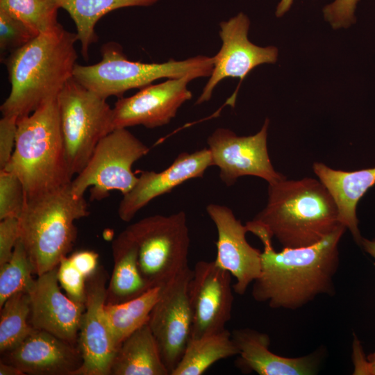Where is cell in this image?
Masks as SVG:
<instances>
[{
	"label": "cell",
	"mask_w": 375,
	"mask_h": 375,
	"mask_svg": "<svg viewBox=\"0 0 375 375\" xmlns=\"http://www.w3.org/2000/svg\"><path fill=\"white\" fill-rule=\"evenodd\" d=\"M347 230L341 225L319 242L276 251L272 238H260L261 272L253 282L255 301L272 308L296 310L321 294L333 295V278L339 268V242Z\"/></svg>",
	"instance_id": "cell-1"
},
{
	"label": "cell",
	"mask_w": 375,
	"mask_h": 375,
	"mask_svg": "<svg viewBox=\"0 0 375 375\" xmlns=\"http://www.w3.org/2000/svg\"><path fill=\"white\" fill-rule=\"evenodd\" d=\"M77 41L76 33L60 24L10 53L4 63L11 90L0 107L2 115L18 119L56 99L73 78L78 58Z\"/></svg>",
	"instance_id": "cell-2"
},
{
	"label": "cell",
	"mask_w": 375,
	"mask_h": 375,
	"mask_svg": "<svg viewBox=\"0 0 375 375\" xmlns=\"http://www.w3.org/2000/svg\"><path fill=\"white\" fill-rule=\"evenodd\" d=\"M251 221L283 248L313 245L342 225L326 188L308 177L269 184L267 203Z\"/></svg>",
	"instance_id": "cell-3"
},
{
	"label": "cell",
	"mask_w": 375,
	"mask_h": 375,
	"mask_svg": "<svg viewBox=\"0 0 375 375\" xmlns=\"http://www.w3.org/2000/svg\"><path fill=\"white\" fill-rule=\"evenodd\" d=\"M12 155L4 168L22 181L26 199L69 185L56 99L17 119Z\"/></svg>",
	"instance_id": "cell-4"
},
{
	"label": "cell",
	"mask_w": 375,
	"mask_h": 375,
	"mask_svg": "<svg viewBox=\"0 0 375 375\" xmlns=\"http://www.w3.org/2000/svg\"><path fill=\"white\" fill-rule=\"evenodd\" d=\"M89 215L83 197L70 184L28 198L18 217L19 239L40 276L58 266L76 239L74 222Z\"/></svg>",
	"instance_id": "cell-5"
},
{
	"label": "cell",
	"mask_w": 375,
	"mask_h": 375,
	"mask_svg": "<svg viewBox=\"0 0 375 375\" xmlns=\"http://www.w3.org/2000/svg\"><path fill=\"white\" fill-rule=\"evenodd\" d=\"M101 60L91 65L76 64L73 78L87 89L106 99L123 97L135 88H142L160 78L190 75L194 78L210 76L213 57L197 56L183 60L170 59L162 63L131 61L115 42L105 43L101 49Z\"/></svg>",
	"instance_id": "cell-6"
},
{
	"label": "cell",
	"mask_w": 375,
	"mask_h": 375,
	"mask_svg": "<svg viewBox=\"0 0 375 375\" xmlns=\"http://www.w3.org/2000/svg\"><path fill=\"white\" fill-rule=\"evenodd\" d=\"M124 231L137 247L139 268L149 288L162 286L190 267V234L184 211L149 216Z\"/></svg>",
	"instance_id": "cell-7"
},
{
	"label": "cell",
	"mask_w": 375,
	"mask_h": 375,
	"mask_svg": "<svg viewBox=\"0 0 375 375\" xmlns=\"http://www.w3.org/2000/svg\"><path fill=\"white\" fill-rule=\"evenodd\" d=\"M65 157L70 174L80 173L100 140L112 132V108L74 78L56 98Z\"/></svg>",
	"instance_id": "cell-8"
},
{
	"label": "cell",
	"mask_w": 375,
	"mask_h": 375,
	"mask_svg": "<svg viewBox=\"0 0 375 375\" xmlns=\"http://www.w3.org/2000/svg\"><path fill=\"white\" fill-rule=\"evenodd\" d=\"M149 151L126 128L113 130L100 140L87 165L72 181V192L83 197L90 188L91 200L103 199L111 190L126 194L138 181L133 165Z\"/></svg>",
	"instance_id": "cell-9"
},
{
	"label": "cell",
	"mask_w": 375,
	"mask_h": 375,
	"mask_svg": "<svg viewBox=\"0 0 375 375\" xmlns=\"http://www.w3.org/2000/svg\"><path fill=\"white\" fill-rule=\"evenodd\" d=\"M192 272L188 267L163 285L148 322L170 375L191 337L192 315L188 288Z\"/></svg>",
	"instance_id": "cell-10"
},
{
	"label": "cell",
	"mask_w": 375,
	"mask_h": 375,
	"mask_svg": "<svg viewBox=\"0 0 375 375\" xmlns=\"http://www.w3.org/2000/svg\"><path fill=\"white\" fill-rule=\"evenodd\" d=\"M269 122L266 119L261 129L253 135L238 136L230 129L218 128L208 138L212 166L219 168V177L227 186L244 176L260 177L269 184L285 178L274 169L269 157Z\"/></svg>",
	"instance_id": "cell-11"
},
{
	"label": "cell",
	"mask_w": 375,
	"mask_h": 375,
	"mask_svg": "<svg viewBox=\"0 0 375 375\" xmlns=\"http://www.w3.org/2000/svg\"><path fill=\"white\" fill-rule=\"evenodd\" d=\"M106 275L103 269L86 278L85 310L80 324L78 347L82 365L75 375H110L117 351L105 314Z\"/></svg>",
	"instance_id": "cell-12"
},
{
	"label": "cell",
	"mask_w": 375,
	"mask_h": 375,
	"mask_svg": "<svg viewBox=\"0 0 375 375\" xmlns=\"http://www.w3.org/2000/svg\"><path fill=\"white\" fill-rule=\"evenodd\" d=\"M192 270L188 288L192 315L190 338H197L226 329L234 297L231 274L214 260L198 261Z\"/></svg>",
	"instance_id": "cell-13"
},
{
	"label": "cell",
	"mask_w": 375,
	"mask_h": 375,
	"mask_svg": "<svg viewBox=\"0 0 375 375\" xmlns=\"http://www.w3.org/2000/svg\"><path fill=\"white\" fill-rule=\"evenodd\" d=\"M249 19L242 12L220 23L219 37L222 45L213 56L212 73L196 104L209 101L214 89L223 79L238 78L242 82L256 67L276 62V47H262L249 41Z\"/></svg>",
	"instance_id": "cell-14"
},
{
	"label": "cell",
	"mask_w": 375,
	"mask_h": 375,
	"mask_svg": "<svg viewBox=\"0 0 375 375\" xmlns=\"http://www.w3.org/2000/svg\"><path fill=\"white\" fill-rule=\"evenodd\" d=\"M194 79L190 75L168 78L145 86L131 97L119 98L112 108L114 128L139 125L153 128L169 124L192 98L188 85Z\"/></svg>",
	"instance_id": "cell-15"
},
{
	"label": "cell",
	"mask_w": 375,
	"mask_h": 375,
	"mask_svg": "<svg viewBox=\"0 0 375 375\" xmlns=\"http://www.w3.org/2000/svg\"><path fill=\"white\" fill-rule=\"evenodd\" d=\"M206 212L217 231L215 264L235 278L233 291L243 295L260 274L262 251L251 246L246 239L248 232L231 208L208 204Z\"/></svg>",
	"instance_id": "cell-16"
},
{
	"label": "cell",
	"mask_w": 375,
	"mask_h": 375,
	"mask_svg": "<svg viewBox=\"0 0 375 375\" xmlns=\"http://www.w3.org/2000/svg\"><path fill=\"white\" fill-rule=\"evenodd\" d=\"M58 283V267L38 276L29 292V322L34 328L78 346L85 303H77L62 293Z\"/></svg>",
	"instance_id": "cell-17"
},
{
	"label": "cell",
	"mask_w": 375,
	"mask_h": 375,
	"mask_svg": "<svg viewBox=\"0 0 375 375\" xmlns=\"http://www.w3.org/2000/svg\"><path fill=\"white\" fill-rule=\"evenodd\" d=\"M210 166V152L208 148H204L193 153H180L161 172H142L133 188L124 194L117 210L119 217L124 222H130L151 201L170 192L190 179L203 177Z\"/></svg>",
	"instance_id": "cell-18"
},
{
	"label": "cell",
	"mask_w": 375,
	"mask_h": 375,
	"mask_svg": "<svg viewBox=\"0 0 375 375\" xmlns=\"http://www.w3.org/2000/svg\"><path fill=\"white\" fill-rule=\"evenodd\" d=\"M2 355L1 361L17 367L25 374L75 375L83 362L78 346L35 328Z\"/></svg>",
	"instance_id": "cell-19"
},
{
	"label": "cell",
	"mask_w": 375,
	"mask_h": 375,
	"mask_svg": "<svg viewBox=\"0 0 375 375\" xmlns=\"http://www.w3.org/2000/svg\"><path fill=\"white\" fill-rule=\"evenodd\" d=\"M231 337L238 351L235 366L242 373L312 375L318 371L321 355L316 352L297 358L275 354L269 349V335L249 328L235 329L231 333Z\"/></svg>",
	"instance_id": "cell-20"
},
{
	"label": "cell",
	"mask_w": 375,
	"mask_h": 375,
	"mask_svg": "<svg viewBox=\"0 0 375 375\" xmlns=\"http://www.w3.org/2000/svg\"><path fill=\"white\" fill-rule=\"evenodd\" d=\"M312 168L332 196L340 224L350 231L354 240L360 244L362 237L358 227L356 206L363 194L375 184V167L347 172L315 162Z\"/></svg>",
	"instance_id": "cell-21"
},
{
	"label": "cell",
	"mask_w": 375,
	"mask_h": 375,
	"mask_svg": "<svg viewBox=\"0 0 375 375\" xmlns=\"http://www.w3.org/2000/svg\"><path fill=\"white\" fill-rule=\"evenodd\" d=\"M110 374L170 375L148 323L122 342L114 358Z\"/></svg>",
	"instance_id": "cell-22"
},
{
	"label": "cell",
	"mask_w": 375,
	"mask_h": 375,
	"mask_svg": "<svg viewBox=\"0 0 375 375\" xmlns=\"http://www.w3.org/2000/svg\"><path fill=\"white\" fill-rule=\"evenodd\" d=\"M112 248L114 267L107 288V304L131 300L151 288L141 274L137 247L124 231L114 240Z\"/></svg>",
	"instance_id": "cell-23"
},
{
	"label": "cell",
	"mask_w": 375,
	"mask_h": 375,
	"mask_svg": "<svg viewBox=\"0 0 375 375\" xmlns=\"http://www.w3.org/2000/svg\"><path fill=\"white\" fill-rule=\"evenodd\" d=\"M60 8L65 10L74 21L81 54L88 60L90 46L97 42L95 26L108 12L126 7L149 6L159 0H58Z\"/></svg>",
	"instance_id": "cell-24"
},
{
	"label": "cell",
	"mask_w": 375,
	"mask_h": 375,
	"mask_svg": "<svg viewBox=\"0 0 375 375\" xmlns=\"http://www.w3.org/2000/svg\"><path fill=\"white\" fill-rule=\"evenodd\" d=\"M238 353L231 333L227 329L197 338H190L171 375H201L214 363Z\"/></svg>",
	"instance_id": "cell-25"
},
{
	"label": "cell",
	"mask_w": 375,
	"mask_h": 375,
	"mask_svg": "<svg viewBox=\"0 0 375 375\" xmlns=\"http://www.w3.org/2000/svg\"><path fill=\"white\" fill-rule=\"evenodd\" d=\"M162 287L151 288L126 301L105 304L106 317L117 349L127 337L148 323L151 312L160 297Z\"/></svg>",
	"instance_id": "cell-26"
},
{
	"label": "cell",
	"mask_w": 375,
	"mask_h": 375,
	"mask_svg": "<svg viewBox=\"0 0 375 375\" xmlns=\"http://www.w3.org/2000/svg\"><path fill=\"white\" fill-rule=\"evenodd\" d=\"M30 296L19 292L10 297L1 308L0 352L18 346L35 329L29 322Z\"/></svg>",
	"instance_id": "cell-27"
},
{
	"label": "cell",
	"mask_w": 375,
	"mask_h": 375,
	"mask_svg": "<svg viewBox=\"0 0 375 375\" xmlns=\"http://www.w3.org/2000/svg\"><path fill=\"white\" fill-rule=\"evenodd\" d=\"M58 0H0V9L21 20L38 35L56 28Z\"/></svg>",
	"instance_id": "cell-28"
},
{
	"label": "cell",
	"mask_w": 375,
	"mask_h": 375,
	"mask_svg": "<svg viewBox=\"0 0 375 375\" xmlns=\"http://www.w3.org/2000/svg\"><path fill=\"white\" fill-rule=\"evenodd\" d=\"M33 266L19 239L10 260L0 266V308L12 295L31 291L35 279Z\"/></svg>",
	"instance_id": "cell-29"
},
{
	"label": "cell",
	"mask_w": 375,
	"mask_h": 375,
	"mask_svg": "<svg viewBox=\"0 0 375 375\" xmlns=\"http://www.w3.org/2000/svg\"><path fill=\"white\" fill-rule=\"evenodd\" d=\"M26 200L24 185L13 173L0 169V220L18 218Z\"/></svg>",
	"instance_id": "cell-30"
},
{
	"label": "cell",
	"mask_w": 375,
	"mask_h": 375,
	"mask_svg": "<svg viewBox=\"0 0 375 375\" xmlns=\"http://www.w3.org/2000/svg\"><path fill=\"white\" fill-rule=\"evenodd\" d=\"M38 35L21 20L0 9V49L11 53Z\"/></svg>",
	"instance_id": "cell-31"
},
{
	"label": "cell",
	"mask_w": 375,
	"mask_h": 375,
	"mask_svg": "<svg viewBox=\"0 0 375 375\" xmlns=\"http://www.w3.org/2000/svg\"><path fill=\"white\" fill-rule=\"evenodd\" d=\"M58 280L71 299L85 303L86 278L68 256L64 257L58 266Z\"/></svg>",
	"instance_id": "cell-32"
},
{
	"label": "cell",
	"mask_w": 375,
	"mask_h": 375,
	"mask_svg": "<svg viewBox=\"0 0 375 375\" xmlns=\"http://www.w3.org/2000/svg\"><path fill=\"white\" fill-rule=\"evenodd\" d=\"M358 0H335L324 8L326 20L335 29L348 27L355 22L354 11Z\"/></svg>",
	"instance_id": "cell-33"
},
{
	"label": "cell",
	"mask_w": 375,
	"mask_h": 375,
	"mask_svg": "<svg viewBox=\"0 0 375 375\" xmlns=\"http://www.w3.org/2000/svg\"><path fill=\"white\" fill-rule=\"evenodd\" d=\"M17 118L12 116H3L0 119V169H4L8 163L16 142Z\"/></svg>",
	"instance_id": "cell-34"
},
{
	"label": "cell",
	"mask_w": 375,
	"mask_h": 375,
	"mask_svg": "<svg viewBox=\"0 0 375 375\" xmlns=\"http://www.w3.org/2000/svg\"><path fill=\"white\" fill-rule=\"evenodd\" d=\"M19 221L8 217L0 222V266L8 262L19 240Z\"/></svg>",
	"instance_id": "cell-35"
},
{
	"label": "cell",
	"mask_w": 375,
	"mask_h": 375,
	"mask_svg": "<svg viewBox=\"0 0 375 375\" xmlns=\"http://www.w3.org/2000/svg\"><path fill=\"white\" fill-rule=\"evenodd\" d=\"M69 257L86 278L94 274L98 269L99 255L93 251H78Z\"/></svg>",
	"instance_id": "cell-36"
},
{
	"label": "cell",
	"mask_w": 375,
	"mask_h": 375,
	"mask_svg": "<svg viewBox=\"0 0 375 375\" xmlns=\"http://www.w3.org/2000/svg\"><path fill=\"white\" fill-rule=\"evenodd\" d=\"M357 340L353 344V374L375 375V351L365 358Z\"/></svg>",
	"instance_id": "cell-37"
},
{
	"label": "cell",
	"mask_w": 375,
	"mask_h": 375,
	"mask_svg": "<svg viewBox=\"0 0 375 375\" xmlns=\"http://www.w3.org/2000/svg\"><path fill=\"white\" fill-rule=\"evenodd\" d=\"M17 367L9 363L0 362V375H24Z\"/></svg>",
	"instance_id": "cell-38"
},
{
	"label": "cell",
	"mask_w": 375,
	"mask_h": 375,
	"mask_svg": "<svg viewBox=\"0 0 375 375\" xmlns=\"http://www.w3.org/2000/svg\"><path fill=\"white\" fill-rule=\"evenodd\" d=\"M360 244L364 250L375 259V239L371 240L362 238Z\"/></svg>",
	"instance_id": "cell-39"
},
{
	"label": "cell",
	"mask_w": 375,
	"mask_h": 375,
	"mask_svg": "<svg viewBox=\"0 0 375 375\" xmlns=\"http://www.w3.org/2000/svg\"><path fill=\"white\" fill-rule=\"evenodd\" d=\"M293 0H281L276 8V15L283 16L290 8Z\"/></svg>",
	"instance_id": "cell-40"
}]
</instances>
